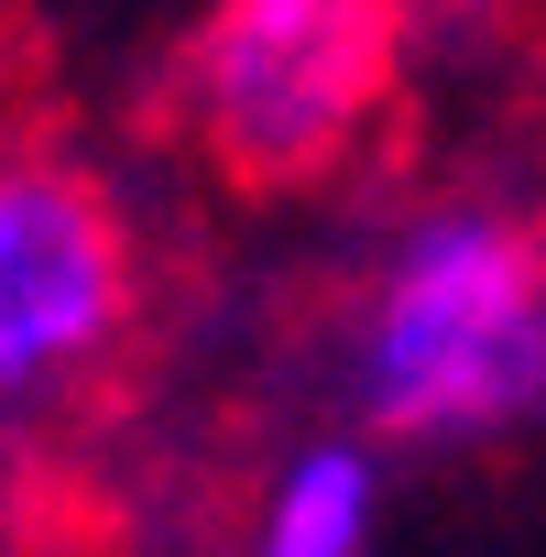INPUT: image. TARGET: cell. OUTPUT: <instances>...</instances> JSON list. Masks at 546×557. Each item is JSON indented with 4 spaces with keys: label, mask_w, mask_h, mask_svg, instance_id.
Masks as SVG:
<instances>
[{
    "label": "cell",
    "mask_w": 546,
    "mask_h": 557,
    "mask_svg": "<svg viewBox=\"0 0 546 557\" xmlns=\"http://www.w3.org/2000/svg\"><path fill=\"white\" fill-rule=\"evenodd\" d=\"M132 318V230L77 164L0 175V394H34Z\"/></svg>",
    "instance_id": "cell-3"
},
{
    "label": "cell",
    "mask_w": 546,
    "mask_h": 557,
    "mask_svg": "<svg viewBox=\"0 0 546 557\" xmlns=\"http://www.w3.org/2000/svg\"><path fill=\"white\" fill-rule=\"evenodd\" d=\"M405 77V0H208L175 55V110L229 197H307Z\"/></svg>",
    "instance_id": "cell-2"
},
{
    "label": "cell",
    "mask_w": 546,
    "mask_h": 557,
    "mask_svg": "<svg viewBox=\"0 0 546 557\" xmlns=\"http://www.w3.org/2000/svg\"><path fill=\"white\" fill-rule=\"evenodd\" d=\"M361 416L415 448H470L546 416V230L448 208L383 262L361 329Z\"/></svg>",
    "instance_id": "cell-1"
},
{
    "label": "cell",
    "mask_w": 546,
    "mask_h": 557,
    "mask_svg": "<svg viewBox=\"0 0 546 557\" xmlns=\"http://www.w3.org/2000/svg\"><path fill=\"white\" fill-rule=\"evenodd\" d=\"M372 503H383V492H372V459H361V448H318V459H296L285 492H273L251 557H361Z\"/></svg>",
    "instance_id": "cell-4"
}]
</instances>
